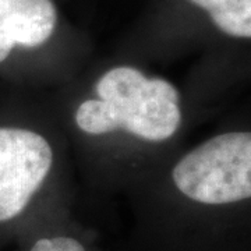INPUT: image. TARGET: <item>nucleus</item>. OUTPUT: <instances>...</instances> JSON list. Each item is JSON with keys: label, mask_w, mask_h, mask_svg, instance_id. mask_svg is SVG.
<instances>
[{"label": "nucleus", "mask_w": 251, "mask_h": 251, "mask_svg": "<svg viewBox=\"0 0 251 251\" xmlns=\"http://www.w3.org/2000/svg\"><path fill=\"white\" fill-rule=\"evenodd\" d=\"M97 92L99 99L85 100L75 113L78 127L88 134L123 128L148 141H163L179 128L180 95L168 81L116 67L100 77Z\"/></svg>", "instance_id": "f257e3e1"}, {"label": "nucleus", "mask_w": 251, "mask_h": 251, "mask_svg": "<svg viewBox=\"0 0 251 251\" xmlns=\"http://www.w3.org/2000/svg\"><path fill=\"white\" fill-rule=\"evenodd\" d=\"M173 181L186 197L202 204L250 198V133H226L201 144L175 166Z\"/></svg>", "instance_id": "f03ea898"}, {"label": "nucleus", "mask_w": 251, "mask_h": 251, "mask_svg": "<svg viewBox=\"0 0 251 251\" xmlns=\"http://www.w3.org/2000/svg\"><path fill=\"white\" fill-rule=\"evenodd\" d=\"M52 162V148L42 135L24 128H0V222L23 212Z\"/></svg>", "instance_id": "7ed1b4c3"}, {"label": "nucleus", "mask_w": 251, "mask_h": 251, "mask_svg": "<svg viewBox=\"0 0 251 251\" xmlns=\"http://www.w3.org/2000/svg\"><path fill=\"white\" fill-rule=\"evenodd\" d=\"M56 27L52 0H0V63L14 46L45 44Z\"/></svg>", "instance_id": "20e7f679"}, {"label": "nucleus", "mask_w": 251, "mask_h": 251, "mask_svg": "<svg viewBox=\"0 0 251 251\" xmlns=\"http://www.w3.org/2000/svg\"><path fill=\"white\" fill-rule=\"evenodd\" d=\"M208 11L225 34L237 38L251 36V0H190Z\"/></svg>", "instance_id": "39448f33"}, {"label": "nucleus", "mask_w": 251, "mask_h": 251, "mask_svg": "<svg viewBox=\"0 0 251 251\" xmlns=\"http://www.w3.org/2000/svg\"><path fill=\"white\" fill-rule=\"evenodd\" d=\"M31 251H85L77 240L72 237L41 239L32 246Z\"/></svg>", "instance_id": "423d86ee"}]
</instances>
